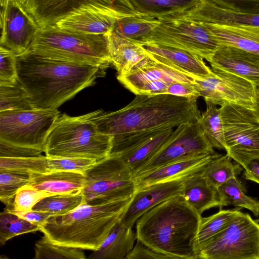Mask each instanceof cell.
Here are the masks:
<instances>
[{
	"label": "cell",
	"mask_w": 259,
	"mask_h": 259,
	"mask_svg": "<svg viewBox=\"0 0 259 259\" xmlns=\"http://www.w3.org/2000/svg\"><path fill=\"white\" fill-rule=\"evenodd\" d=\"M30 173L18 170H0V200L6 206L13 202L16 194L21 187L29 185Z\"/></svg>",
	"instance_id": "obj_39"
},
{
	"label": "cell",
	"mask_w": 259,
	"mask_h": 259,
	"mask_svg": "<svg viewBox=\"0 0 259 259\" xmlns=\"http://www.w3.org/2000/svg\"><path fill=\"white\" fill-rule=\"evenodd\" d=\"M124 258L169 259L166 255L153 250L138 239H137L136 245Z\"/></svg>",
	"instance_id": "obj_46"
},
{
	"label": "cell",
	"mask_w": 259,
	"mask_h": 259,
	"mask_svg": "<svg viewBox=\"0 0 259 259\" xmlns=\"http://www.w3.org/2000/svg\"><path fill=\"white\" fill-rule=\"evenodd\" d=\"M117 78L134 94L144 86L155 85L162 82L169 83L174 81L193 82L195 79L169 64L152 58L146 64L128 74L118 75Z\"/></svg>",
	"instance_id": "obj_18"
},
{
	"label": "cell",
	"mask_w": 259,
	"mask_h": 259,
	"mask_svg": "<svg viewBox=\"0 0 259 259\" xmlns=\"http://www.w3.org/2000/svg\"><path fill=\"white\" fill-rule=\"evenodd\" d=\"M35 259H85L82 249L54 244L45 235L35 244Z\"/></svg>",
	"instance_id": "obj_38"
},
{
	"label": "cell",
	"mask_w": 259,
	"mask_h": 259,
	"mask_svg": "<svg viewBox=\"0 0 259 259\" xmlns=\"http://www.w3.org/2000/svg\"><path fill=\"white\" fill-rule=\"evenodd\" d=\"M167 127L126 133L112 137L110 155L119 156L136 148Z\"/></svg>",
	"instance_id": "obj_40"
},
{
	"label": "cell",
	"mask_w": 259,
	"mask_h": 259,
	"mask_svg": "<svg viewBox=\"0 0 259 259\" xmlns=\"http://www.w3.org/2000/svg\"><path fill=\"white\" fill-rule=\"evenodd\" d=\"M47 157L49 172L71 171L84 174L97 161L88 158Z\"/></svg>",
	"instance_id": "obj_42"
},
{
	"label": "cell",
	"mask_w": 259,
	"mask_h": 259,
	"mask_svg": "<svg viewBox=\"0 0 259 259\" xmlns=\"http://www.w3.org/2000/svg\"><path fill=\"white\" fill-rule=\"evenodd\" d=\"M118 110H100L93 121L98 131L112 137L163 127H178L197 121L201 113L197 100L169 94L136 95Z\"/></svg>",
	"instance_id": "obj_3"
},
{
	"label": "cell",
	"mask_w": 259,
	"mask_h": 259,
	"mask_svg": "<svg viewBox=\"0 0 259 259\" xmlns=\"http://www.w3.org/2000/svg\"><path fill=\"white\" fill-rule=\"evenodd\" d=\"M128 16L111 9L90 6L57 23L56 26L67 31L86 34H106L116 20Z\"/></svg>",
	"instance_id": "obj_17"
},
{
	"label": "cell",
	"mask_w": 259,
	"mask_h": 259,
	"mask_svg": "<svg viewBox=\"0 0 259 259\" xmlns=\"http://www.w3.org/2000/svg\"><path fill=\"white\" fill-rule=\"evenodd\" d=\"M99 111L75 117L66 114L60 115L48 136L46 155L92 159L97 161L109 156L112 137L100 133L93 121Z\"/></svg>",
	"instance_id": "obj_5"
},
{
	"label": "cell",
	"mask_w": 259,
	"mask_h": 259,
	"mask_svg": "<svg viewBox=\"0 0 259 259\" xmlns=\"http://www.w3.org/2000/svg\"><path fill=\"white\" fill-rule=\"evenodd\" d=\"M15 2L20 4L21 5L23 6L25 3L26 0H13Z\"/></svg>",
	"instance_id": "obj_51"
},
{
	"label": "cell",
	"mask_w": 259,
	"mask_h": 259,
	"mask_svg": "<svg viewBox=\"0 0 259 259\" xmlns=\"http://www.w3.org/2000/svg\"><path fill=\"white\" fill-rule=\"evenodd\" d=\"M122 1H123V2H124L125 3H126V4H127V2L125 1V0H122Z\"/></svg>",
	"instance_id": "obj_53"
},
{
	"label": "cell",
	"mask_w": 259,
	"mask_h": 259,
	"mask_svg": "<svg viewBox=\"0 0 259 259\" xmlns=\"http://www.w3.org/2000/svg\"><path fill=\"white\" fill-rule=\"evenodd\" d=\"M173 132L172 127H165L136 148L117 157L127 164L134 176L164 146Z\"/></svg>",
	"instance_id": "obj_29"
},
{
	"label": "cell",
	"mask_w": 259,
	"mask_h": 259,
	"mask_svg": "<svg viewBox=\"0 0 259 259\" xmlns=\"http://www.w3.org/2000/svg\"><path fill=\"white\" fill-rule=\"evenodd\" d=\"M28 50L47 57L106 68L112 64L107 34H86L56 26L47 27L39 29Z\"/></svg>",
	"instance_id": "obj_6"
},
{
	"label": "cell",
	"mask_w": 259,
	"mask_h": 259,
	"mask_svg": "<svg viewBox=\"0 0 259 259\" xmlns=\"http://www.w3.org/2000/svg\"><path fill=\"white\" fill-rule=\"evenodd\" d=\"M244 176L246 180H250L259 184V159H254L244 167Z\"/></svg>",
	"instance_id": "obj_49"
},
{
	"label": "cell",
	"mask_w": 259,
	"mask_h": 259,
	"mask_svg": "<svg viewBox=\"0 0 259 259\" xmlns=\"http://www.w3.org/2000/svg\"><path fill=\"white\" fill-rule=\"evenodd\" d=\"M217 6L238 12L259 14V0H209Z\"/></svg>",
	"instance_id": "obj_44"
},
{
	"label": "cell",
	"mask_w": 259,
	"mask_h": 259,
	"mask_svg": "<svg viewBox=\"0 0 259 259\" xmlns=\"http://www.w3.org/2000/svg\"><path fill=\"white\" fill-rule=\"evenodd\" d=\"M239 164H234L227 154L215 153L201 171L208 181L217 189L231 178L238 176L242 168Z\"/></svg>",
	"instance_id": "obj_32"
},
{
	"label": "cell",
	"mask_w": 259,
	"mask_h": 259,
	"mask_svg": "<svg viewBox=\"0 0 259 259\" xmlns=\"http://www.w3.org/2000/svg\"><path fill=\"white\" fill-rule=\"evenodd\" d=\"M159 23L158 19L150 16L128 15L118 18L110 32L141 43L151 34Z\"/></svg>",
	"instance_id": "obj_30"
},
{
	"label": "cell",
	"mask_w": 259,
	"mask_h": 259,
	"mask_svg": "<svg viewBox=\"0 0 259 259\" xmlns=\"http://www.w3.org/2000/svg\"><path fill=\"white\" fill-rule=\"evenodd\" d=\"M211 69L209 76L194 80L207 105L234 104L254 109L256 87L253 83L232 72Z\"/></svg>",
	"instance_id": "obj_12"
},
{
	"label": "cell",
	"mask_w": 259,
	"mask_h": 259,
	"mask_svg": "<svg viewBox=\"0 0 259 259\" xmlns=\"http://www.w3.org/2000/svg\"><path fill=\"white\" fill-rule=\"evenodd\" d=\"M220 208L225 206L233 205L250 210L256 217L259 216V200L245 194L246 189L238 179L233 177L217 189Z\"/></svg>",
	"instance_id": "obj_31"
},
{
	"label": "cell",
	"mask_w": 259,
	"mask_h": 259,
	"mask_svg": "<svg viewBox=\"0 0 259 259\" xmlns=\"http://www.w3.org/2000/svg\"><path fill=\"white\" fill-rule=\"evenodd\" d=\"M182 196L200 214L219 205L218 190L208 181L201 171L184 179Z\"/></svg>",
	"instance_id": "obj_26"
},
{
	"label": "cell",
	"mask_w": 259,
	"mask_h": 259,
	"mask_svg": "<svg viewBox=\"0 0 259 259\" xmlns=\"http://www.w3.org/2000/svg\"><path fill=\"white\" fill-rule=\"evenodd\" d=\"M30 175L29 185L52 195L79 192L85 184L84 174L76 171L30 172Z\"/></svg>",
	"instance_id": "obj_24"
},
{
	"label": "cell",
	"mask_w": 259,
	"mask_h": 259,
	"mask_svg": "<svg viewBox=\"0 0 259 259\" xmlns=\"http://www.w3.org/2000/svg\"><path fill=\"white\" fill-rule=\"evenodd\" d=\"M16 55L12 51L0 47V82L14 81L17 78Z\"/></svg>",
	"instance_id": "obj_43"
},
{
	"label": "cell",
	"mask_w": 259,
	"mask_h": 259,
	"mask_svg": "<svg viewBox=\"0 0 259 259\" xmlns=\"http://www.w3.org/2000/svg\"><path fill=\"white\" fill-rule=\"evenodd\" d=\"M211 68L234 73L259 87V56L238 48L220 44L209 61Z\"/></svg>",
	"instance_id": "obj_19"
},
{
	"label": "cell",
	"mask_w": 259,
	"mask_h": 259,
	"mask_svg": "<svg viewBox=\"0 0 259 259\" xmlns=\"http://www.w3.org/2000/svg\"><path fill=\"white\" fill-rule=\"evenodd\" d=\"M85 202L96 205L132 198L136 187L133 172L119 157L109 155L84 172Z\"/></svg>",
	"instance_id": "obj_7"
},
{
	"label": "cell",
	"mask_w": 259,
	"mask_h": 259,
	"mask_svg": "<svg viewBox=\"0 0 259 259\" xmlns=\"http://www.w3.org/2000/svg\"><path fill=\"white\" fill-rule=\"evenodd\" d=\"M137 239L136 232L119 221L112 228L101 246L93 251L90 259H123L133 249Z\"/></svg>",
	"instance_id": "obj_27"
},
{
	"label": "cell",
	"mask_w": 259,
	"mask_h": 259,
	"mask_svg": "<svg viewBox=\"0 0 259 259\" xmlns=\"http://www.w3.org/2000/svg\"><path fill=\"white\" fill-rule=\"evenodd\" d=\"M131 199L96 205L84 203L66 214L50 217L39 231L54 244L96 250L121 220Z\"/></svg>",
	"instance_id": "obj_4"
},
{
	"label": "cell",
	"mask_w": 259,
	"mask_h": 259,
	"mask_svg": "<svg viewBox=\"0 0 259 259\" xmlns=\"http://www.w3.org/2000/svg\"><path fill=\"white\" fill-rule=\"evenodd\" d=\"M7 0H1V4H5L7 2Z\"/></svg>",
	"instance_id": "obj_52"
},
{
	"label": "cell",
	"mask_w": 259,
	"mask_h": 259,
	"mask_svg": "<svg viewBox=\"0 0 259 259\" xmlns=\"http://www.w3.org/2000/svg\"><path fill=\"white\" fill-rule=\"evenodd\" d=\"M95 5L126 15H137L122 0H26L22 6L39 28L56 26L58 22L79 10Z\"/></svg>",
	"instance_id": "obj_14"
},
{
	"label": "cell",
	"mask_w": 259,
	"mask_h": 259,
	"mask_svg": "<svg viewBox=\"0 0 259 259\" xmlns=\"http://www.w3.org/2000/svg\"><path fill=\"white\" fill-rule=\"evenodd\" d=\"M200 0H125L137 14L156 19L176 17L196 6Z\"/></svg>",
	"instance_id": "obj_28"
},
{
	"label": "cell",
	"mask_w": 259,
	"mask_h": 259,
	"mask_svg": "<svg viewBox=\"0 0 259 259\" xmlns=\"http://www.w3.org/2000/svg\"><path fill=\"white\" fill-rule=\"evenodd\" d=\"M33 109L29 95L18 78L14 81L0 82V111Z\"/></svg>",
	"instance_id": "obj_34"
},
{
	"label": "cell",
	"mask_w": 259,
	"mask_h": 259,
	"mask_svg": "<svg viewBox=\"0 0 259 259\" xmlns=\"http://www.w3.org/2000/svg\"><path fill=\"white\" fill-rule=\"evenodd\" d=\"M220 109L227 154L243 167L259 159V119L254 109L234 104Z\"/></svg>",
	"instance_id": "obj_10"
},
{
	"label": "cell",
	"mask_w": 259,
	"mask_h": 259,
	"mask_svg": "<svg viewBox=\"0 0 259 259\" xmlns=\"http://www.w3.org/2000/svg\"><path fill=\"white\" fill-rule=\"evenodd\" d=\"M214 152L198 121L183 124L174 131L167 143L134 178L188 157Z\"/></svg>",
	"instance_id": "obj_13"
},
{
	"label": "cell",
	"mask_w": 259,
	"mask_h": 259,
	"mask_svg": "<svg viewBox=\"0 0 259 259\" xmlns=\"http://www.w3.org/2000/svg\"><path fill=\"white\" fill-rule=\"evenodd\" d=\"M5 209L39 227L44 224L50 217L53 215L48 212L33 210L27 211H17L13 209L10 205H7Z\"/></svg>",
	"instance_id": "obj_48"
},
{
	"label": "cell",
	"mask_w": 259,
	"mask_h": 259,
	"mask_svg": "<svg viewBox=\"0 0 259 259\" xmlns=\"http://www.w3.org/2000/svg\"><path fill=\"white\" fill-rule=\"evenodd\" d=\"M185 178L156 183L137 190L123 214L122 223L133 228L149 210L167 200L182 196Z\"/></svg>",
	"instance_id": "obj_16"
},
{
	"label": "cell",
	"mask_w": 259,
	"mask_h": 259,
	"mask_svg": "<svg viewBox=\"0 0 259 259\" xmlns=\"http://www.w3.org/2000/svg\"><path fill=\"white\" fill-rule=\"evenodd\" d=\"M198 120L206 137L212 147L225 150L223 125L220 108L209 104Z\"/></svg>",
	"instance_id": "obj_36"
},
{
	"label": "cell",
	"mask_w": 259,
	"mask_h": 259,
	"mask_svg": "<svg viewBox=\"0 0 259 259\" xmlns=\"http://www.w3.org/2000/svg\"><path fill=\"white\" fill-rule=\"evenodd\" d=\"M59 116L58 109L0 111V141L44 152L49 133Z\"/></svg>",
	"instance_id": "obj_9"
},
{
	"label": "cell",
	"mask_w": 259,
	"mask_h": 259,
	"mask_svg": "<svg viewBox=\"0 0 259 259\" xmlns=\"http://www.w3.org/2000/svg\"><path fill=\"white\" fill-rule=\"evenodd\" d=\"M142 45L152 59L169 64L195 78L206 77L212 73L211 69L206 65L204 59L198 55L164 46Z\"/></svg>",
	"instance_id": "obj_23"
},
{
	"label": "cell",
	"mask_w": 259,
	"mask_h": 259,
	"mask_svg": "<svg viewBox=\"0 0 259 259\" xmlns=\"http://www.w3.org/2000/svg\"><path fill=\"white\" fill-rule=\"evenodd\" d=\"M175 18L216 24L259 26V14L224 9L209 0H200L196 6Z\"/></svg>",
	"instance_id": "obj_22"
},
{
	"label": "cell",
	"mask_w": 259,
	"mask_h": 259,
	"mask_svg": "<svg viewBox=\"0 0 259 259\" xmlns=\"http://www.w3.org/2000/svg\"><path fill=\"white\" fill-rule=\"evenodd\" d=\"M201 214L182 196L156 205L136 222L137 239L169 259H198Z\"/></svg>",
	"instance_id": "obj_2"
},
{
	"label": "cell",
	"mask_w": 259,
	"mask_h": 259,
	"mask_svg": "<svg viewBox=\"0 0 259 259\" xmlns=\"http://www.w3.org/2000/svg\"><path fill=\"white\" fill-rule=\"evenodd\" d=\"M159 23L141 44L172 48L198 55L209 62L220 44L201 22L182 18L158 19Z\"/></svg>",
	"instance_id": "obj_8"
},
{
	"label": "cell",
	"mask_w": 259,
	"mask_h": 259,
	"mask_svg": "<svg viewBox=\"0 0 259 259\" xmlns=\"http://www.w3.org/2000/svg\"><path fill=\"white\" fill-rule=\"evenodd\" d=\"M256 97L254 106V111L259 119V87H256Z\"/></svg>",
	"instance_id": "obj_50"
},
{
	"label": "cell",
	"mask_w": 259,
	"mask_h": 259,
	"mask_svg": "<svg viewBox=\"0 0 259 259\" xmlns=\"http://www.w3.org/2000/svg\"><path fill=\"white\" fill-rule=\"evenodd\" d=\"M109 53L118 75H125L149 62L152 58L140 42L109 32L107 34Z\"/></svg>",
	"instance_id": "obj_21"
},
{
	"label": "cell",
	"mask_w": 259,
	"mask_h": 259,
	"mask_svg": "<svg viewBox=\"0 0 259 259\" xmlns=\"http://www.w3.org/2000/svg\"><path fill=\"white\" fill-rule=\"evenodd\" d=\"M203 23L220 44L259 56V26Z\"/></svg>",
	"instance_id": "obj_25"
},
{
	"label": "cell",
	"mask_w": 259,
	"mask_h": 259,
	"mask_svg": "<svg viewBox=\"0 0 259 259\" xmlns=\"http://www.w3.org/2000/svg\"><path fill=\"white\" fill-rule=\"evenodd\" d=\"M1 46L16 56L27 51L40 29L23 6L13 0L1 6Z\"/></svg>",
	"instance_id": "obj_15"
},
{
	"label": "cell",
	"mask_w": 259,
	"mask_h": 259,
	"mask_svg": "<svg viewBox=\"0 0 259 259\" xmlns=\"http://www.w3.org/2000/svg\"><path fill=\"white\" fill-rule=\"evenodd\" d=\"M41 151L16 147L0 141V157H21L41 155Z\"/></svg>",
	"instance_id": "obj_47"
},
{
	"label": "cell",
	"mask_w": 259,
	"mask_h": 259,
	"mask_svg": "<svg viewBox=\"0 0 259 259\" xmlns=\"http://www.w3.org/2000/svg\"><path fill=\"white\" fill-rule=\"evenodd\" d=\"M165 94L194 100H197L201 97L200 93L194 81H174L167 87Z\"/></svg>",
	"instance_id": "obj_45"
},
{
	"label": "cell",
	"mask_w": 259,
	"mask_h": 259,
	"mask_svg": "<svg viewBox=\"0 0 259 259\" xmlns=\"http://www.w3.org/2000/svg\"><path fill=\"white\" fill-rule=\"evenodd\" d=\"M241 209L240 207L232 209L220 208L218 212L210 216L202 217L197 234L199 251L202 246L229 226Z\"/></svg>",
	"instance_id": "obj_33"
},
{
	"label": "cell",
	"mask_w": 259,
	"mask_h": 259,
	"mask_svg": "<svg viewBox=\"0 0 259 259\" xmlns=\"http://www.w3.org/2000/svg\"><path fill=\"white\" fill-rule=\"evenodd\" d=\"M215 153L202 154L188 157L134 178L136 190L156 183L182 179L200 172Z\"/></svg>",
	"instance_id": "obj_20"
},
{
	"label": "cell",
	"mask_w": 259,
	"mask_h": 259,
	"mask_svg": "<svg viewBox=\"0 0 259 259\" xmlns=\"http://www.w3.org/2000/svg\"><path fill=\"white\" fill-rule=\"evenodd\" d=\"M201 259H259V220L241 211L221 233L202 246Z\"/></svg>",
	"instance_id": "obj_11"
},
{
	"label": "cell",
	"mask_w": 259,
	"mask_h": 259,
	"mask_svg": "<svg viewBox=\"0 0 259 259\" xmlns=\"http://www.w3.org/2000/svg\"><path fill=\"white\" fill-rule=\"evenodd\" d=\"M51 195H52L38 190L27 185L21 187L17 191L13 202L9 205L15 210L30 211L40 200Z\"/></svg>",
	"instance_id": "obj_41"
},
{
	"label": "cell",
	"mask_w": 259,
	"mask_h": 259,
	"mask_svg": "<svg viewBox=\"0 0 259 259\" xmlns=\"http://www.w3.org/2000/svg\"><path fill=\"white\" fill-rule=\"evenodd\" d=\"M40 227L4 209L0 214V245L24 234L39 231Z\"/></svg>",
	"instance_id": "obj_37"
},
{
	"label": "cell",
	"mask_w": 259,
	"mask_h": 259,
	"mask_svg": "<svg viewBox=\"0 0 259 259\" xmlns=\"http://www.w3.org/2000/svg\"><path fill=\"white\" fill-rule=\"evenodd\" d=\"M17 78L34 108L54 110L105 75L106 68L47 57L28 50L16 56Z\"/></svg>",
	"instance_id": "obj_1"
},
{
	"label": "cell",
	"mask_w": 259,
	"mask_h": 259,
	"mask_svg": "<svg viewBox=\"0 0 259 259\" xmlns=\"http://www.w3.org/2000/svg\"><path fill=\"white\" fill-rule=\"evenodd\" d=\"M86 203L82 191L73 194L53 195L46 197L32 208L33 210L48 212L54 215L68 213Z\"/></svg>",
	"instance_id": "obj_35"
}]
</instances>
